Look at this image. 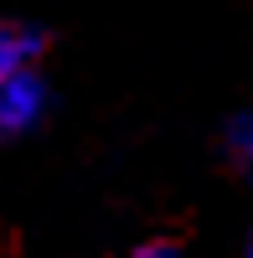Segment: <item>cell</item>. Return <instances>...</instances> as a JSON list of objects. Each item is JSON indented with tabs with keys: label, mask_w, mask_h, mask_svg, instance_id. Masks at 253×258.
<instances>
[{
	"label": "cell",
	"mask_w": 253,
	"mask_h": 258,
	"mask_svg": "<svg viewBox=\"0 0 253 258\" xmlns=\"http://www.w3.org/2000/svg\"><path fill=\"white\" fill-rule=\"evenodd\" d=\"M36 57V36L26 26H11V21H0V88L16 78V73H26V62Z\"/></svg>",
	"instance_id": "6da1fadb"
},
{
	"label": "cell",
	"mask_w": 253,
	"mask_h": 258,
	"mask_svg": "<svg viewBox=\"0 0 253 258\" xmlns=\"http://www.w3.org/2000/svg\"><path fill=\"white\" fill-rule=\"evenodd\" d=\"M31 109H36V88H31L26 73H16L6 88H0V129H21L31 119Z\"/></svg>",
	"instance_id": "7a4b0ae2"
}]
</instances>
